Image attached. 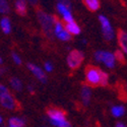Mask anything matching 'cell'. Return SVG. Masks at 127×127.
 <instances>
[{
  "label": "cell",
  "instance_id": "cell-6",
  "mask_svg": "<svg viewBox=\"0 0 127 127\" xmlns=\"http://www.w3.org/2000/svg\"><path fill=\"white\" fill-rule=\"evenodd\" d=\"M27 66H28L29 70L36 76V78H37L39 81H41L42 83H46V82H47L46 73H45V71L42 69L41 67H39L38 65L34 64V63H28Z\"/></svg>",
  "mask_w": 127,
  "mask_h": 127
},
{
  "label": "cell",
  "instance_id": "cell-31",
  "mask_svg": "<svg viewBox=\"0 0 127 127\" xmlns=\"http://www.w3.org/2000/svg\"><path fill=\"white\" fill-rule=\"evenodd\" d=\"M116 127H127V126L122 122H117L116 123Z\"/></svg>",
  "mask_w": 127,
  "mask_h": 127
},
{
  "label": "cell",
  "instance_id": "cell-25",
  "mask_svg": "<svg viewBox=\"0 0 127 127\" xmlns=\"http://www.w3.org/2000/svg\"><path fill=\"white\" fill-rule=\"evenodd\" d=\"M115 57H116V60H118V61H121L123 62L125 59H124V53L122 50H116L115 51Z\"/></svg>",
  "mask_w": 127,
  "mask_h": 127
},
{
  "label": "cell",
  "instance_id": "cell-34",
  "mask_svg": "<svg viewBox=\"0 0 127 127\" xmlns=\"http://www.w3.org/2000/svg\"><path fill=\"white\" fill-rule=\"evenodd\" d=\"M0 63H1V64H2V63H3V59H2V57H1V58H0Z\"/></svg>",
  "mask_w": 127,
  "mask_h": 127
},
{
  "label": "cell",
  "instance_id": "cell-15",
  "mask_svg": "<svg viewBox=\"0 0 127 127\" xmlns=\"http://www.w3.org/2000/svg\"><path fill=\"white\" fill-rule=\"evenodd\" d=\"M9 83H10V87L12 88V90H14L15 92H20L23 90V81L17 77H14V76L11 77L9 80Z\"/></svg>",
  "mask_w": 127,
  "mask_h": 127
},
{
  "label": "cell",
  "instance_id": "cell-5",
  "mask_svg": "<svg viewBox=\"0 0 127 127\" xmlns=\"http://www.w3.org/2000/svg\"><path fill=\"white\" fill-rule=\"evenodd\" d=\"M0 104L7 110H14L16 108V101L10 93L0 95Z\"/></svg>",
  "mask_w": 127,
  "mask_h": 127
},
{
  "label": "cell",
  "instance_id": "cell-20",
  "mask_svg": "<svg viewBox=\"0 0 127 127\" xmlns=\"http://www.w3.org/2000/svg\"><path fill=\"white\" fill-rule=\"evenodd\" d=\"M51 124L55 127H71V124L69 121L65 120H59V121H51Z\"/></svg>",
  "mask_w": 127,
  "mask_h": 127
},
{
  "label": "cell",
  "instance_id": "cell-11",
  "mask_svg": "<svg viewBox=\"0 0 127 127\" xmlns=\"http://www.w3.org/2000/svg\"><path fill=\"white\" fill-rule=\"evenodd\" d=\"M28 1L27 0H15L14 2V7L16 12L19 15H26L28 11V6H27Z\"/></svg>",
  "mask_w": 127,
  "mask_h": 127
},
{
  "label": "cell",
  "instance_id": "cell-13",
  "mask_svg": "<svg viewBox=\"0 0 127 127\" xmlns=\"http://www.w3.org/2000/svg\"><path fill=\"white\" fill-rule=\"evenodd\" d=\"M65 30L68 32V33H70L71 35H79L81 33V30L79 28V26L75 23V22H72V23H68L65 25Z\"/></svg>",
  "mask_w": 127,
  "mask_h": 127
},
{
  "label": "cell",
  "instance_id": "cell-28",
  "mask_svg": "<svg viewBox=\"0 0 127 127\" xmlns=\"http://www.w3.org/2000/svg\"><path fill=\"white\" fill-rule=\"evenodd\" d=\"M9 93V90L7 87H5L4 84H1L0 86V95H4V94H7Z\"/></svg>",
  "mask_w": 127,
  "mask_h": 127
},
{
  "label": "cell",
  "instance_id": "cell-10",
  "mask_svg": "<svg viewBox=\"0 0 127 127\" xmlns=\"http://www.w3.org/2000/svg\"><path fill=\"white\" fill-rule=\"evenodd\" d=\"M103 63L105 64L106 67H108V68H114V66L116 64V57H115L114 53H111L109 51H105Z\"/></svg>",
  "mask_w": 127,
  "mask_h": 127
},
{
  "label": "cell",
  "instance_id": "cell-29",
  "mask_svg": "<svg viewBox=\"0 0 127 127\" xmlns=\"http://www.w3.org/2000/svg\"><path fill=\"white\" fill-rule=\"evenodd\" d=\"M57 2H58V3L64 4V5H66L67 7H69V8L71 9V3H70L69 0H57Z\"/></svg>",
  "mask_w": 127,
  "mask_h": 127
},
{
  "label": "cell",
  "instance_id": "cell-14",
  "mask_svg": "<svg viewBox=\"0 0 127 127\" xmlns=\"http://www.w3.org/2000/svg\"><path fill=\"white\" fill-rule=\"evenodd\" d=\"M7 123L8 127H24L26 125V120L19 117H10Z\"/></svg>",
  "mask_w": 127,
  "mask_h": 127
},
{
  "label": "cell",
  "instance_id": "cell-30",
  "mask_svg": "<svg viewBox=\"0 0 127 127\" xmlns=\"http://www.w3.org/2000/svg\"><path fill=\"white\" fill-rule=\"evenodd\" d=\"M28 3H30L31 5H33V6H36L39 2V0H27Z\"/></svg>",
  "mask_w": 127,
  "mask_h": 127
},
{
  "label": "cell",
  "instance_id": "cell-2",
  "mask_svg": "<svg viewBox=\"0 0 127 127\" xmlns=\"http://www.w3.org/2000/svg\"><path fill=\"white\" fill-rule=\"evenodd\" d=\"M102 72L103 70L96 67L90 66L86 70V79L91 86H101L102 83Z\"/></svg>",
  "mask_w": 127,
  "mask_h": 127
},
{
  "label": "cell",
  "instance_id": "cell-18",
  "mask_svg": "<svg viewBox=\"0 0 127 127\" xmlns=\"http://www.w3.org/2000/svg\"><path fill=\"white\" fill-rule=\"evenodd\" d=\"M60 41H63V42H68L71 40V34L68 33V32L66 30L64 31H62L61 33H59L57 36H56Z\"/></svg>",
  "mask_w": 127,
  "mask_h": 127
},
{
  "label": "cell",
  "instance_id": "cell-19",
  "mask_svg": "<svg viewBox=\"0 0 127 127\" xmlns=\"http://www.w3.org/2000/svg\"><path fill=\"white\" fill-rule=\"evenodd\" d=\"M10 11L9 4L6 0H0V12L2 14H6Z\"/></svg>",
  "mask_w": 127,
  "mask_h": 127
},
{
  "label": "cell",
  "instance_id": "cell-12",
  "mask_svg": "<svg viewBox=\"0 0 127 127\" xmlns=\"http://www.w3.org/2000/svg\"><path fill=\"white\" fill-rule=\"evenodd\" d=\"M0 27H1V31L5 35H8L11 33V23H10L8 17L4 16L1 18V20H0Z\"/></svg>",
  "mask_w": 127,
  "mask_h": 127
},
{
  "label": "cell",
  "instance_id": "cell-32",
  "mask_svg": "<svg viewBox=\"0 0 127 127\" xmlns=\"http://www.w3.org/2000/svg\"><path fill=\"white\" fill-rule=\"evenodd\" d=\"M28 90H29V92L32 93V94L34 93V88H33V86H29V87H28Z\"/></svg>",
  "mask_w": 127,
  "mask_h": 127
},
{
  "label": "cell",
  "instance_id": "cell-22",
  "mask_svg": "<svg viewBox=\"0 0 127 127\" xmlns=\"http://www.w3.org/2000/svg\"><path fill=\"white\" fill-rule=\"evenodd\" d=\"M62 17H63V20H64L66 24L74 22V19H73V15H72V13H71L70 10L66 11L65 13H63V14H62Z\"/></svg>",
  "mask_w": 127,
  "mask_h": 127
},
{
  "label": "cell",
  "instance_id": "cell-17",
  "mask_svg": "<svg viewBox=\"0 0 127 127\" xmlns=\"http://www.w3.org/2000/svg\"><path fill=\"white\" fill-rule=\"evenodd\" d=\"M83 2L91 11H97L100 8V0H83Z\"/></svg>",
  "mask_w": 127,
  "mask_h": 127
},
{
  "label": "cell",
  "instance_id": "cell-16",
  "mask_svg": "<svg viewBox=\"0 0 127 127\" xmlns=\"http://www.w3.org/2000/svg\"><path fill=\"white\" fill-rule=\"evenodd\" d=\"M111 114L112 116H114L115 118H119L125 114V108L124 106H113L111 109Z\"/></svg>",
  "mask_w": 127,
  "mask_h": 127
},
{
  "label": "cell",
  "instance_id": "cell-27",
  "mask_svg": "<svg viewBox=\"0 0 127 127\" xmlns=\"http://www.w3.org/2000/svg\"><path fill=\"white\" fill-rule=\"evenodd\" d=\"M44 68H45V70L47 72H52V70H53V64H52L51 62L47 61V62H45V64H44Z\"/></svg>",
  "mask_w": 127,
  "mask_h": 127
},
{
  "label": "cell",
  "instance_id": "cell-21",
  "mask_svg": "<svg viewBox=\"0 0 127 127\" xmlns=\"http://www.w3.org/2000/svg\"><path fill=\"white\" fill-rule=\"evenodd\" d=\"M56 9H57V11L62 15L63 13H65L66 11H68V10H71L69 7H67L66 5H64V4H62V3H58L57 2V4H56Z\"/></svg>",
  "mask_w": 127,
  "mask_h": 127
},
{
  "label": "cell",
  "instance_id": "cell-26",
  "mask_svg": "<svg viewBox=\"0 0 127 127\" xmlns=\"http://www.w3.org/2000/svg\"><path fill=\"white\" fill-rule=\"evenodd\" d=\"M11 58H12V60H13V62L15 63V64H17V65H20V64H22L23 60H22V58H20V57L16 54V53H14V52L11 53Z\"/></svg>",
  "mask_w": 127,
  "mask_h": 127
},
{
  "label": "cell",
  "instance_id": "cell-23",
  "mask_svg": "<svg viewBox=\"0 0 127 127\" xmlns=\"http://www.w3.org/2000/svg\"><path fill=\"white\" fill-rule=\"evenodd\" d=\"M104 55H105V51H103V50H98V51H96V52H95V54H94L95 60H96L97 62H103Z\"/></svg>",
  "mask_w": 127,
  "mask_h": 127
},
{
  "label": "cell",
  "instance_id": "cell-1",
  "mask_svg": "<svg viewBox=\"0 0 127 127\" xmlns=\"http://www.w3.org/2000/svg\"><path fill=\"white\" fill-rule=\"evenodd\" d=\"M37 17L45 35L49 39H53V37L55 36L54 29H55V24L57 22V19L51 14L44 12L43 10H39L37 12Z\"/></svg>",
  "mask_w": 127,
  "mask_h": 127
},
{
  "label": "cell",
  "instance_id": "cell-33",
  "mask_svg": "<svg viewBox=\"0 0 127 127\" xmlns=\"http://www.w3.org/2000/svg\"><path fill=\"white\" fill-rule=\"evenodd\" d=\"M2 124H3V117L0 116V125H2Z\"/></svg>",
  "mask_w": 127,
  "mask_h": 127
},
{
  "label": "cell",
  "instance_id": "cell-4",
  "mask_svg": "<svg viewBox=\"0 0 127 127\" xmlns=\"http://www.w3.org/2000/svg\"><path fill=\"white\" fill-rule=\"evenodd\" d=\"M99 22L101 24L102 34H103L104 39L106 41H112L115 37V33H114V30L111 26V23L108 19V17L101 14V15H99Z\"/></svg>",
  "mask_w": 127,
  "mask_h": 127
},
{
  "label": "cell",
  "instance_id": "cell-3",
  "mask_svg": "<svg viewBox=\"0 0 127 127\" xmlns=\"http://www.w3.org/2000/svg\"><path fill=\"white\" fill-rule=\"evenodd\" d=\"M83 60H84V55L79 50L70 51L69 54L67 55V58H66L67 65L70 69H77L81 65Z\"/></svg>",
  "mask_w": 127,
  "mask_h": 127
},
{
  "label": "cell",
  "instance_id": "cell-8",
  "mask_svg": "<svg viewBox=\"0 0 127 127\" xmlns=\"http://www.w3.org/2000/svg\"><path fill=\"white\" fill-rule=\"evenodd\" d=\"M117 38L121 50L123 51L124 54L127 55V33L123 30H119L117 33Z\"/></svg>",
  "mask_w": 127,
  "mask_h": 127
},
{
  "label": "cell",
  "instance_id": "cell-7",
  "mask_svg": "<svg viewBox=\"0 0 127 127\" xmlns=\"http://www.w3.org/2000/svg\"><path fill=\"white\" fill-rule=\"evenodd\" d=\"M47 115L51 121H59V120H65V113L58 110V109H49L47 111Z\"/></svg>",
  "mask_w": 127,
  "mask_h": 127
},
{
  "label": "cell",
  "instance_id": "cell-24",
  "mask_svg": "<svg viewBox=\"0 0 127 127\" xmlns=\"http://www.w3.org/2000/svg\"><path fill=\"white\" fill-rule=\"evenodd\" d=\"M65 30V27H63L62 23L59 22V20H57L56 24H55V29H54V33H55V36H57L59 33H61L62 31Z\"/></svg>",
  "mask_w": 127,
  "mask_h": 127
},
{
  "label": "cell",
  "instance_id": "cell-9",
  "mask_svg": "<svg viewBox=\"0 0 127 127\" xmlns=\"http://www.w3.org/2000/svg\"><path fill=\"white\" fill-rule=\"evenodd\" d=\"M80 98L84 106H89L92 98V90L89 86H83L80 91Z\"/></svg>",
  "mask_w": 127,
  "mask_h": 127
}]
</instances>
